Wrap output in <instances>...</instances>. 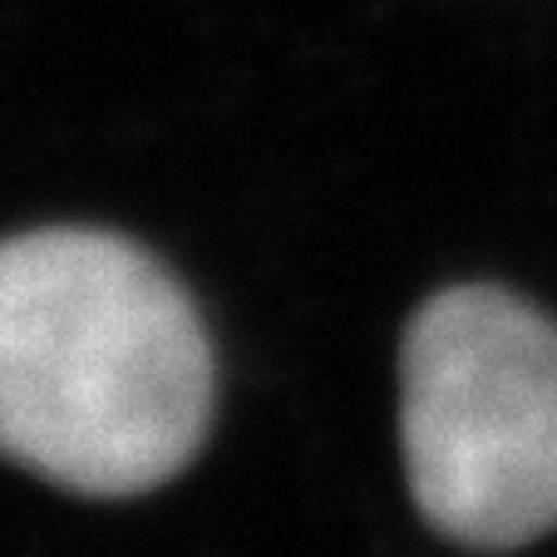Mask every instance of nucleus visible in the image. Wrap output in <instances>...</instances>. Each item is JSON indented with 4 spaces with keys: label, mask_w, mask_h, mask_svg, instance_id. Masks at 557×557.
<instances>
[{
    "label": "nucleus",
    "mask_w": 557,
    "mask_h": 557,
    "mask_svg": "<svg viewBox=\"0 0 557 557\" xmlns=\"http://www.w3.org/2000/svg\"><path fill=\"white\" fill-rule=\"evenodd\" d=\"M208 424V331L153 252L95 227L0 243V459L128 498L188 469Z\"/></svg>",
    "instance_id": "1"
},
{
    "label": "nucleus",
    "mask_w": 557,
    "mask_h": 557,
    "mask_svg": "<svg viewBox=\"0 0 557 557\" xmlns=\"http://www.w3.org/2000/svg\"><path fill=\"white\" fill-rule=\"evenodd\" d=\"M400 449L414 508L463 547L557 528V321L498 286H449L400 346Z\"/></svg>",
    "instance_id": "2"
}]
</instances>
